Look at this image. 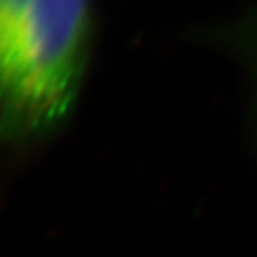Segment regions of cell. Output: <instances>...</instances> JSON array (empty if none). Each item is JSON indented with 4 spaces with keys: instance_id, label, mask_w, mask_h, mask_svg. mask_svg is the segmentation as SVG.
Returning <instances> with one entry per match:
<instances>
[{
    "instance_id": "obj_1",
    "label": "cell",
    "mask_w": 257,
    "mask_h": 257,
    "mask_svg": "<svg viewBox=\"0 0 257 257\" xmlns=\"http://www.w3.org/2000/svg\"><path fill=\"white\" fill-rule=\"evenodd\" d=\"M0 2L4 120L17 136L44 132L65 115L79 89L89 0Z\"/></svg>"
}]
</instances>
